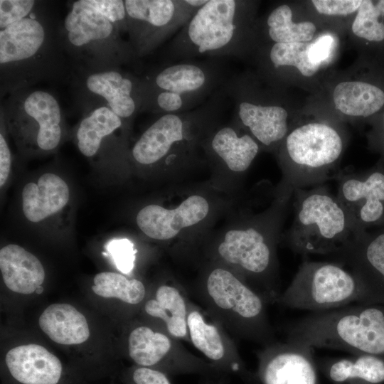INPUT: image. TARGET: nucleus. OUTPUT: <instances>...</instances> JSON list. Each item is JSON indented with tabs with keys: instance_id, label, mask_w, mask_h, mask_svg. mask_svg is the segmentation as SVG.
I'll use <instances>...</instances> for the list:
<instances>
[{
	"instance_id": "f257e3e1",
	"label": "nucleus",
	"mask_w": 384,
	"mask_h": 384,
	"mask_svg": "<svg viewBox=\"0 0 384 384\" xmlns=\"http://www.w3.org/2000/svg\"><path fill=\"white\" fill-rule=\"evenodd\" d=\"M287 341L384 358V304L314 312L292 324Z\"/></svg>"
},
{
	"instance_id": "f03ea898",
	"label": "nucleus",
	"mask_w": 384,
	"mask_h": 384,
	"mask_svg": "<svg viewBox=\"0 0 384 384\" xmlns=\"http://www.w3.org/2000/svg\"><path fill=\"white\" fill-rule=\"evenodd\" d=\"M250 11L244 1L208 0L176 34L165 55L174 60L242 55L250 33Z\"/></svg>"
},
{
	"instance_id": "7ed1b4c3",
	"label": "nucleus",
	"mask_w": 384,
	"mask_h": 384,
	"mask_svg": "<svg viewBox=\"0 0 384 384\" xmlns=\"http://www.w3.org/2000/svg\"><path fill=\"white\" fill-rule=\"evenodd\" d=\"M228 78L220 58L169 63L140 82L141 109L161 114L191 111L206 102Z\"/></svg>"
},
{
	"instance_id": "20e7f679",
	"label": "nucleus",
	"mask_w": 384,
	"mask_h": 384,
	"mask_svg": "<svg viewBox=\"0 0 384 384\" xmlns=\"http://www.w3.org/2000/svg\"><path fill=\"white\" fill-rule=\"evenodd\" d=\"M288 242L294 252L337 253L358 232L346 210L324 185L294 191Z\"/></svg>"
},
{
	"instance_id": "39448f33",
	"label": "nucleus",
	"mask_w": 384,
	"mask_h": 384,
	"mask_svg": "<svg viewBox=\"0 0 384 384\" xmlns=\"http://www.w3.org/2000/svg\"><path fill=\"white\" fill-rule=\"evenodd\" d=\"M285 188L293 191L336 179L337 164L343 150L339 132L321 122L302 124L285 137Z\"/></svg>"
},
{
	"instance_id": "423d86ee",
	"label": "nucleus",
	"mask_w": 384,
	"mask_h": 384,
	"mask_svg": "<svg viewBox=\"0 0 384 384\" xmlns=\"http://www.w3.org/2000/svg\"><path fill=\"white\" fill-rule=\"evenodd\" d=\"M278 300L292 309L316 312L353 303L367 304V294L360 281L343 265L306 260Z\"/></svg>"
},
{
	"instance_id": "0eeeda50",
	"label": "nucleus",
	"mask_w": 384,
	"mask_h": 384,
	"mask_svg": "<svg viewBox=\"0 0 384 384\" xmlns=\"http://www.w3.org/2000/svg\"><path fill=\"white\" fill-rule=\"evenodd\" d=\"M208 0H126L129 28L139 54H144L188 22Z\"/></svg>"
},
{
	"instance_id": "6e6552de",
	"label": "nucleus",
	"mask_w": 384,
	"mask_h": 384,
	"mask_svg": "<svg viewBox=\"0 0 384 384\" xmlns=\"http://www.w3.org/2000/svg\"><path fill=\"white\" fill-rule=\"evenodd\" d=\"M234 102L235 118L262 146H271L284 140L289 132L287 110L274 103L257 102L231 76L222 86Z\"/></svg>"
},
{
	"instance_id": "1a4fd4ad",
	"label": "nucleus",
	"mask_w": 384,
	"mask_h": 384,
	"mask_svg": "<svg viewBox=\"0 0 384 384\" xmlns=\"http://www.w3.org/2000/svg\"><path fill=\"white\" fill-rule=\"evenodd\" d=\"M336 197L348 213L357 231L380 220L384 215V174L341 172Z\"/></svg>"
},
{
	"instance_id": "9d476101",
	"label": "nucleus",
	"mask_w": 384,
	"mask_h": 384,
	"mask_svg": "<svg viewBox=\"0 0 384 384\" xmlns=\"http://www.w3.org/2000/svg\"><path fill=\"white\" fill-rule=\"evenodd\" d=\"M257 377L262 384H319L314 348L287 341L260 356Z\"/></svg>"
},
{
	"instance_id": "9b49d317",
	"label": "nucleus",
	"mask_w": 384,
	"mask_h": 384,
	"mask_svg": "<svg viewBox=\"0 0 384 384\" xmlns=\"http://www.w3.org/2000/svg\"><path fill=\"white\" fill-rule=\"evenodd\" d=\"M337 254L363 286L367 304H384V233L358 231Z\"/></svg>"
},
{
	"instance_id": "f8f14e48",
	"label": "nucleus",
	"mask_w": 384,
	"mask_h": 384,
	"mask_svg": "<svg viewBox=\"0 0 384 384\" xmlns=\"http://www.w3.org/2000/svg\"><path fill=\"white\" fill-rule=\"evenodd\" d=\"M207 290L218 306L233 311L256 332L265 331L262 298L231 272L222 268L213 270L207 279Z\"/></svg>"
},
{
	"instance_id": "ddd939ff",
	"label": "nucleus",
	"mask_w": 384,
	"mask_h": 384,
	"mask_svg": "<svg viewBox=\"0 0 384 384\" xmlns=\"http://www.w3.org/2000/svg\"><path fill=\"white\" fill-rule=\"evenodd\" d=\"M209 211L207 201L201 196H191L178 207L166 209L156 204L145 206L137 215V223L148 237L156 240L174 238L184 228L197 224Z\"/></svg>"
},
{
	"instance_id": "4468645a",
	"label": "nucleus",
	"mask_w": 384,
	"mask_h": 384,
	"mask_svg": "<svg viewBox=\"0 0 384 384\" xmlns=\"http://www.w3.org/2000/svg\"><path fill=\"white\" fill-rule=\"evenodd\" d=\"M218 250L226 262L257 276L272 267V247L262 230L253 226L228 231Z\"/></svg>"
},
{
	"instance_id": "2eb2a0df",
	"label": "nucleus",
	"mask_w": 384,
	"mask_h": 384,
	"mask_svg": "<svg viewBox=\"0 0 384 384\" xmlns=\"http://www.w3.org/2000/svg\"><path fill=\"white\" fill-rule=\"evenodd\" d=\"M9 375L16 384H61L64 369L60 359L38 344L9 350L5 357Z\"/></svg>"
},
{
	"instance_id": "dca6fc26",
	"label": "nucleus",
	"mask_w": 384,
	"mask_h": 384,
	"mask_svg": "<svg viewBox=\"0 0 384 384\" xmlns=\"http://www.w3.org/2000/svg\"><path fill=\"white\" fill-rule=\"evenodd\" d=\"M86 85L122 119L132 117L141 109L140 82L129 75L114 70L95 73L88 76Z\"/></svg>"
},
{
	"instance_id": "f3484780",
	"label": "nucleus",
	"mask_w": 384,
	"mask_h": 384,
	"mask_svg": "<svg viewBox=\"0 0 384 384\" xmlns=\"http://www.w3.org/2000/svg\"><path fill=\"white\" fill-rule=\"evenodd\" d=\"M69 198V188L64 180L54 174H43L37 183H28L23 188V214L31 222L41 221L62 210Z\"/></svg>"
},
{
	"instance_id": "a211bd4d",
	"label": "nucleus",
	"mask_w": 384,
	"mask_h": 384,
	"mask_svg": "<svg viewBox=\"0 0 384 384\" xmlns=\"http://www.w3.org/2000/svg\"><path fill=\"white\" fill-rule=\"evenodd\" d=\"M0 269L6 286L19 294H30L36 292L45 279V271L40 260L15 244L1 249Z\"/></svg>"
},
{
	"instance_id": "6ab92c4d",
	"label": "nucleus",
	"mask_w": 384,
	"mask_h": 384,
	"mask_svg": "<svg viewBox=\"0 0 384 384\" xmlns=\"http://www.w3.org/2000/svg\"><path fill=\"white\" fill-rule=\"evenodd\" d=\"M319 367L334 384H383L384 358L368 354L326 359Z\"/></svg>"
},
{
	"instance_id": "aec40b11",
	"label": "nucleus",
	"mask_w": 384,
	"mask_h": 384,
	"mask_svg": "<svg viewBox=\"0 0 384 384\" xmlns=\"http://www.w3.org/2000/svg\"><path fill=\"white\" fill-rule=\"evenodd\" d=\"M38 324L41 330L59 344H80L90 336L86 318L68 304H50L40 316Z\"/></svg>"
},
{
	"instance_id": "412c9836",
	"label": "nucleus",
	"mask_w": 384,
	"mask_h": 384,
	"mask_svg": "<svg viewBox=\"0 0 384 384\" xmlns=\"http://www.w3.org/2000/svg\"><path fill=\"white\" fill-rule=\"evenodd\" d=\"M45 40V30L36 19L26 17L0 31V63L5 65L33 57Z\"/></svg>"
},
{
	"instance_id": "4be33fe9",
	"label": "nucleus",
	"mask_w": 384,
	"mask_h": 384,
	"mask_svg": "<svg viewBox=\"0 0 384 384\" xmlns=\"http://www.w3.org/2000/svg\"><path fill=\"white\" fill-rule=\"evenodd\" d=\"M23 110L38 125L36 142L39 148L55 149L61 138L60 107L55 97L43 90L32 92L23 102Z\"/></svg>"
},
{
	"instance_id": "5701e85b",
	"label": "nucleus",
	"mask_w": 384,
	"mask_h": 384,
	"mask_svg": "<svg viewBox=\"0 0 384 384\" xmlns=\"http://www.w3.org/2000/svg\"><path fill=\"white\" fill-rule=\"evenodd\" d=\"M209 146L212 153L235 172L247 170L260 149L250 134H240L233 126H224L215 132Z\"/></svg>"
},
{
	"instance_id": "b1692460",
	"label": "nucleus",
	"mask_w": 384,
	"mask_h": 384,
	"mask_svg": "<svg viewBox=\"0 0 384 384\" xmlns=\"http://www.w3.org/2000/svg\"><path fill=\"white\" fill-rule=\"evenodd\" d=\"M333 99L336 110L351 117H368L384 105V92L370 83L345 81L334 88Z\"/></svg>"
},
{
	"instance_id": "393cba45",
	"label": "nucleus",
	"mask_w": 384,
	"mask_h": 384,
	"mask_svg": "<svg viewBox=\"0 0 384 384\" xmlns=\"http://www.w3.org/2000/svg\"><path fill=\"white\" fill-rule=\"evenodd\" d=\"M64 26L69 42L81 47L91 41L107 39L113 33L114 25L95 10L75 1L67 14Z\"/></svg>"
},
{
	"instance_id": "a878e982",
	"label": "nucleus",
	"mask_w": 384,
	"mask_h": 384,
	"mask_svg": "<svg viewBox=\"0 0 384 384\" xmlns=\"http://www.w3.org/2000/svg\"><path fill=\"white\" fill-rule=\"evenodd\" d=\"M144 309L151 316L163 320L171 335L178 338L186 335V306L176 288L168 285L159 287L155 298L146 302Z\"/></svg>"
},
{
	"instance_id": "bb28decb",
	"label": "nucleus",
	"mask_w": 384,
	"mask_h": 384,
	"mask_svg": "<svg viewBox=\"0 0 384 384\" xmlns=\"http://www.w3.org/2000/svg\"><path fill=\"white\" fill-rule=\"evenodd\" d=\"M122 124V118L108 107L96 108L81 121L78 129V147L80 151L87 157L94 156L102 139L111 134Z\"/></svg>"
},
{
	"instance_id": "cd10ccee",
	"label": "nucleus",
	"mask_w": 384,
	"mask_h": 384,
	"mask_svg": "<svg viewBox=\"0 0 384 384\" xmlns=\"http://www.w3.org/2000/svg\"><path fill=\"white\" fill-rule=\"evenodd\" d=\"M171 347V341L166 335L147 326L134 329L128 339L129 357L142 367L152 368L160 363Z\"/></svg>"
},
{
	"instance_id": "c85d7f7f",
	"label": "nucleus",
	"mask_w": 384,
	"mask_h": 384,
	"mask_svg": "<svg viewBox=\"0 0 384 384\" xmlns=\"http://www.w3.org/2000/svg\"><path fill=\"white\" fill-rule=\"evenodd\" d=\"M265 31L272 43H307L313 38L316 26L310 21L294 23L291 8L282 4L267 16Z\"/></svg>"
},
{
	"instance_id": "c756f323",
	"label": "nucleus",
	"mask_w": 384,
	"mask_h": 384,
	"mask_svg": "<svg viewBox=\"0 0 384 384\" xmlns=\"http://www.w3.org/2000/svg\"><path fill=\"white\" fill-rule=\"evenodd\" d=\"M92 289L100 297L117 298L130 304H139L145 296V287L142 282L128 279L121 274L111 272L97 274Z\"/></svg>"
},
{
	"instance_id": "7c9ffc66",
	"label": "nucleus",
	"mask_w": 384,
	"mask_h": 384,
	"mask_svg": "<svg viewBox=\"0 0 384 384\" xmlns=\"http://www.w3.org/2000/svg\"><path fill=\"white\" fill-rule=\"evenodd\" d=\"M309 43H273L267 52L271 66L275 69L282 66H294L304 76L310 77L318 70L320 64L309 57Z\"/></svg>"
},
{
	"instance_id": "2f4dec72",
	"label": "nucleus",
	"mask_w": 384,
	"mask_h": 384,
	"mask_svg": "<svg viewBox=\"0 0 384 384\" xmlns=\"http://www.w3.org/2000/svg\"><path fill=\"white\" fill-rule=\"evenodd\" d=\"M187 327L193 346L208 358L219 361L225 356L221 336L213 326L207 324L198 311L187 316Z\"/></svg>"
},
{
	"instance_id": "473e14b6",
	"label": "nucleus",
	"mask_w": 384,
	"mask_h": 384,
	"mask_svg": "<svg viewBox=\"0 0 384 384\" xmlns=\"http://www.w3.org/2000/svg\"><path fill=\"white\" fill-rule=\"evenodd\" d=\"M384 15V0L362 1L352 23V31L358 37L370 41L384 39V24L379 18Z\"/></svg>"
},
{
	"instance_id": "72a5a7b5",
	"label": "nucleus",
	"mask_w": 384,
	"mask_h": 384,
	"mask_svg": "<svg viewBox=\"0 0 384 384\" xmlns=\"http://www.w3.org/2000/svg\"><path fill=\"white\" fill-rule=\"evenodd\" d=\"M116 267L124 274H129L134 267L137 250L127 238L113 239L105 245Z\"/></svg>"
},
{
	"instance_id": "f704fd0d",
	"label": "nucleus",
	"mask_w": 384,
	"mask_h": 384,
	"mask_svg": "<svg viewBox=\"0 0 384 384\" xmlns=\"http://www.w3.org/2000/svg\"><path fill=\"white\" fill-rule=\"evenodd\" d=\"M78 3L90 8L114 25L127 28V16L124 1L119 0H80Z\"/></svg>"
},
{
	"instance_id": "c9c22d12",
	"label": "nucleus",
	"mask_w": 384,
	"mask_h": 384,
	"mask_svg": "<svg viewBox=\"0 0 384 384\" xmlns=\"http://www.w3.org/2000/svg\"><path fill=\"white\" fill-rule=\"evenodd\" d=\"M35 2L31 0H1V29L26 18L33 9Z\"/></svg>"
},
{
	"instance_id": "e433bc0d",
	"label": "nucleus",
	"mask_w": 384,
	"mask_h": 384,
	"mask_svg": "<svg viewBox=\"0 0 384 384\" xmlns=\"http://www.w3.org/2000/svg\"><path fill=\"white\" fill-rule=\"evenodd\" d=\"M362 1L359 0H313L316 11L329 16H346L358 11Z\"/></svg>"
},
{
	"instance_id": "4c0bfd02",
	"label": "nucleus",
	"mask_w": 384,
	"mask_h": 384,
	"mask_svg": "<svg viewBox=\"0 0 384 384\" xmlns=\"http://www.w3.org/2000/svg\"><path fill=\"white\" fill-rule=\"evenodd\" d=\"M130 384H171L167 375L153 368L139 366L130 374Z\"/></svg>"
},
{
	"instance_id": "58836bf2",
	"label": "nucleus",
	"mask_w": 384,
	"mask_h": 384,
	"mask_svg": "<svg viewBox=\"0 0 384 384\" xmlns=\"http://www.w3.org/2000/svg\"><path fill=\"white\" fill-rule=\"evenodd\" d=\"M332 43L333 38L329 36H321L310 43L309 53L311 60L321 65L328 58Z\"/></svg>"
},
{
	"instance_id": "ea45409f",
	"label": "nucleus",
	"mask_w": 384,
	"mask_h": 384,
	"mask_svg": "<svg viewBox=\"0 0 384 384\" xmlns=\"http://www.w3.org/2000/svg\"><path fill=\"white\" fill-rule=\"evenodd\" d=\"M11 169V152L6 139L0 134V186L2 187L9 175Z\"/></svg>"
},
{
	"instance_id": "a19ab883",
	"label": "nucleus",
	"mask_w": 384,
	"mask_h": 384,
	"mask_svg": "<svg viewBox=\"0 0 384 384\" xmlns=\"http://www.w3.org/2000/svg\"><path fill=\"white\" fill-rule=\"evenodd\" d=\"M43 291V288L42 287V286H40L37 288V289L36 290V292L37 294H41Z\"/></svg>"
},
{
	"instance_id": "79ce46f5",
	"label": "nucleus",
	"mask_w": 384,
	"mask_h": 384,
	"mask_svg": "<svg viewBox=\"0 0 384 384\" xmlns=\"http://www.w3.org/2000/svg\"><path fill=\"white\" fill-rule=\"evenodd\" d=\"M383 119H384V118H383Z\"/></svg>"
}]
</instances>
